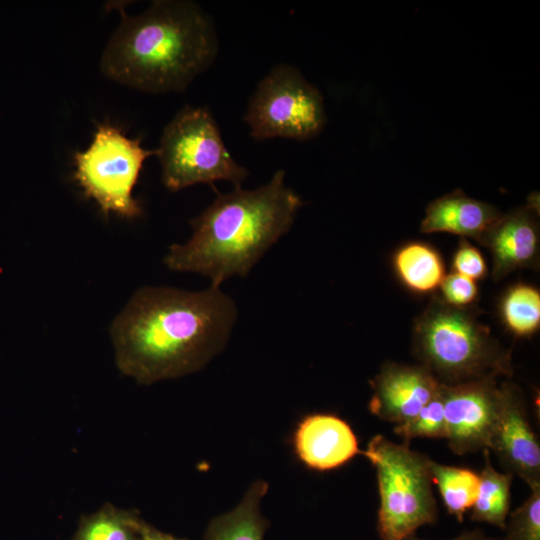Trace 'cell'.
<instances>
[{
    "mask_svg": "<svg viewBox=\"0 0 540 540\" xmlns=\"http://www.w3.org/2000/svg\"><path fill=\"white\" fill-rule=\"evenodd\" d=\"M144 540H185L181 538H177L173 535L164 533L153 526L149 525L148 523L145 524L144 527Z\"/></svg>",
    "mask_w": 540,
    "mask_h": 540,
    "instance_id": "cell-26",
    "label": "cell"
},
{
    "mask_svg": "<svg viewBox=\"0 0 540 540\" xmlns=\"http://www.w3.org/2000/svg\"><path fill=\"white\" fill-rule=\"evenodd\" d=\"M505 540H540V487L515 511L508 514Z\"/></svg>",
    "mask_w": 540,
    "mask_h": 540,
    "instance_id": "cell-22",
    "label": "cell"
},
{
    "mask_svg": "<svg viewBox=\"0 0 540 540\" xmlns=\"http://www.w3.org/2000/svg\"><path fill=\"white\" fill-rule=\"evenodd\" d=\"M413 352L439 382L456 385L511 375V354L482 324L472 306L454 307L433 296L415 319Z\"/></svg>",
    "mask_w": 540,
    "mask_h": 540,
    "instance_id": "cell-4",
    "label": "cell"
},
{
    "mask_svg": "<svg viewBox=\"0 0 540 540\" xmlns=\"http://www.w3.org/2000/svg\"><path fill=\"white\" fill-rule=\"evenodd\" d=\"M294 448L305 465L319 471L337 468L363 453L351 427L331 414L305 417L295 431Z\"/></svg>",
    "mask_w": 540,
    "mask_h": 540,
    "instance_id": "cell-13",
    "label": "cell"
},
{
    "mask_svg": "<svg viewBox=\"0 0 540 540\" xmlns=\"http://www.w3.org/2000/svg\"><path fill=\"white\" fill-rule=\"evenodd\" d=\"M120 14L100 60L115 82L148 93L183 91L217 56L214 22L192 1L157 0L139 15L122 7Z\"/></svg>",
    "mask_w": 540,
    "mask_h": 540,
    "instance_id": "cell-2",
    "label": "cell"
},
{
    "mask_svg": "<svg viewBox=\"0 0 540 540\" xmlns=\"http://www.w3.org/2000/svg\"><path fill=\"white\" fill-rule=\"evenodd\" d=\"M440 298L454 307H469L477 299L478 287L474 280L452 272L445 275L440 285Z\"/></svg>",
    "mask_w": 540,
    "mask_h": 540,
    "instance_id": "cell-23",
    "label": "cell"
},
{
    "mask_svg": "<svg viewBox=\"0 0 540 540\" xmlns=\"http://www.w3.org/2000/svg\"><path fill=\"white\" fill-rule=\"evenodd\" d=\"M405 540H423L414 535L409 536ZM450 540H497L493 537H488L483 530L474 529L470 531L462 532L459 536L450 539Z\"/></svg>",
    "mask_w": 540,
    "mask_h": 540,
    "instance_id": "cell-25",
    "label": "cell"
},
{
    "mask_svg": "<svg viewBox=\"0 0 540 540\" xmlns=\"http://www.w3.org/2000/svg\"><path fill=\"white\" fill-rule=\"evenodd\" d=\"M500 315L507 329L518 337L534 335L540 326V293L534 286H511L500 302Z\"/></svg>",
    "mask_w": 540,
    "mask_h": 540,
    "instance_id": "cell-20",
    "label": "cell"
},
{
    "mask_svg": "<svg viewBox=\"0 0 540 540\" xmlns=\"http://www.w3.org/2000/svg\"><path fill=\"white\" fill-rule=\"evenodd\" d=\"M432 481L437 485L447 511L462 522L472 508L479 490V474L471 469L448 466L429 460Z\"/></svg>",
    "mask_w": 540,
    "mask_h": 540,
    "instance_id": "cell-19",
    "label": "cell"
},
{
    "mask_svg": "<svg viewBox=\"0 0 540 540\" xmlns=\"http://www.w3.org/2000/svg\"><path fill=\"white\" fill-rule=\"evenodd\" d=\"M236 318L219 287H143L111 324L116 365L146 385L190 374L224 348Z\"/></svg>",
    "mask_w": 540,
    "mask_h": 540,
    "instance_id": "cell-1",
    "label": "cell"
},
{
    "mask_svg": "<svg viewBox=\"0 0 540 540\" xmlns=\"http://www.w3.org/2000/svg\"><path fill=\"white\" fill-rule=\"evenodd\" d=\"M145 524L136 512L105 503L81 517L70 540H144Z\"/></svg>",
    "mask_w": 540,
    "mask_h": 540,
    "instance_id": "cell-17",
    "label": "cell"
},
{
    "mask_svg": "<svg viewBox=\"0 0 540 540\" xmlns=\"http://www.w3.org/2000/svg\"><path fill=\"white\" fill-rule=\"evenodd\" d=\"M244 120L255 139L304 141L321 133L327 117L320 91L298 69L280 64L258 83Z\"/></svg>",
    "mask_w": 540,
    "mask_h": 540,
    "instance_id": "cell-8",
    "label": "cell"
},
{
    "mask_svg": "<svg viewBox=\"0 0 540 540\" xmlns=\"http://www.w3.org/2000/svg\"><path fill=\"white\" fill-rule=\"evenodd\" d=\"M371 385L369 410L396 426L412 419L434 397L441 382L421 365L388 362Z\"/></svg>",
    "mask_w": 540,
    "mask_h": 540,
    "instance_id": "cell-11",
    "label": "cell"
},
{
    "mask_svg": "<svg viewBox=\"0 0 540 540\" xmlns=\"http://www.w3.org/2000/svg\"><path fill=\"white\" fill-rule=\"evenodd\" d=\"M454 272L474 281L486 277L488 268L481 252L467 239L461 238L452 259Z\"/></svg>",
    "mask_w": 540,
    "mask_h": 540,
    "instance_id": "cell-24",
    "label": "cell"
},
{
    "mask_svg": "<svg viewBox=\"0 0 540 540\" xmlns=\"http://www.w3.org/2000/svg\"><path fill=\"white\" fill-rule=\"evenodd\" d=\"M267 489L264 481L254 482L234 509L210 522L204 540H263L268 524L260 502Z\"/></svg>",
    "mask_w": 540,
    "mask_h": 540,
    "instance_id": "cell-15",
    "label": "cell"
},
{
    "mask_svg": "<svg viewBox=\"0 0 540 540\" xmlns=\"http://www.w3.org/2000/svg\"><path fill=\"white\" fill-rule=\"evenodd\" d=\"M536 213L526 205L502 214L478 241L491 252L494 281L517 269L537 267L539 226Z\"/></svg>",
    "mask_w": 540,
    "mask_h": 540,
    "instance_id": "cell-12",
    "label": "cell"
},
{
    "mask_svg": "<svg viewBox=\"0 0 540 540\" xmlns=\"http://www.w3.org/2000/svg\"><path fill=\"white\" fill-rule=\"evenodd\" d=\"M156 155L162 182L173 192L221 180L239 187L249 174L227 150L206 107L182 108L165 126Z\"/></svg>",
    "mask_w": 540,
    "mask_h": 540,
    "instance_id": "cell-6",
    "label": "cell"
},
{
    "mask_svg": "<svg viewBox=\"0 0 540 540\" xmlns=\"http://www.w3.org/2000/svg\"><path fill=\"white\" fill-rule=\"evenodd\" d=\"M153 154L156 150L144 149L118 127L100 124L90 146L74 156L75 179L103 212L133 219L142 213L133 188L145 159Z\"/></svg>",
    "mask_w": 540,
    "mask_h": 540,
    "instance_id": "cell-7",
    "label": "cell"
},
{
    "mask_svg": "<svg viewBox=\"0 0 540 540\" xmlns=\"http://www.w3.org/2000/svg\"><path fill=\"white\" fill-rule=\"evenodd\" d=\"M446 434L457 455L488 449L500 405V384L486 378L441 385Z\"/></svg>",
    "mask_w": 540,
    "mask_h": 540,
    "instance_id": "cell-9",
    "label": "cell"
},
{
    "mask_svg": "<svg viewBox=\"0 0 540 540\" xmlns=\"http://www.w3.org/2000/svg\"><path fill=\"white\" fill-rule=\"evenodd\" d=\"M501 215L494 205L468 197L458 189L428 205L420 231L446 232L478 242Z\"/></svg>",
    "mask_w": 540,
    "mask_h": 540,
    "instance_id": "cell-14",
    "label": "cell"
},
{
    "mask_svg": "<svg viewBox=\"0 0 540 540\" xmlns=\"http://www.w3.org/2000/svg\"><path fill=\"white\" fill-rule=\"evenodd\" d=\"M278 170L263 186H241L219 195L199 216L185 244L170 246L165 265L174 271L196 272L219 287L226 279L247 276L264 253L286 234L303 201L285 185Z\"/></svg>",
    "mask_w": 540,
    "mask_h": 540,
    "instance_id": "cell-3",
    "label": "cell"
},
{
    "mask_svg": "<svg viewBox=\"0 0 540 540\" xmlns=\"http://www.w3.org/2000/svg\"><path fill=\"white\" fill-rule=\"evenodd\" d=\"M500 405L488 450L499 458L507 472L519 476L533 490L540 487V446L528 419L517 386L500 384Z\"/></svg>",
    "mask_w": 540,
    "mask_h": 540,
    "instance_id": "cell-10",
    "label": "cell"
},
{
    "mask_svg": "<svg viewBox=\"0 0 540 540\" xmlns=\"http://www.w3.org/2000/svg\"><path fill=\"white\" fill-rule=\"evenodd\" d=\"M392 264L400 282L418 294L435 291L445 277L441 255L424 242H409L399 247L393 255Z\"/></svg>",
    "mask_w": 540,
    "mask_h": 540,
    "instance_id": "cell-16",
    "label": "cell"
},
{
    "mask_svg": "<svg viewBox=\"0 0 540 540\" xmlns=\"http://www.w3.org/2000/svg\"><path fill=\"white\" fill-rule=\"evenodd\" d=\"M483 451L485 464L479 474V490L470 518L504 529L510 509L513 474L497 471L491 463L489 450Z\"/></svg>",
    "mask_w": 540,
    "mask_h": 540,
    "instance_id": "cell-18",
    "label": "cell"
},
{
    "mask_svg": "<svg viewBox=\"0 0 540 540\" xmlns=\"http://www.w3.org/2000/svg\"><path fill=\"white\" fill-rule=\"evenodd\" d=\"M441 385L434 397L412 419L394 427V432L401 436L405 442L415 437L445 438L446 427Z\"/></svg>",
    "mask_w": 540,
    "mask_h": 540,
    "instance_id": "cell-21",
    "label": "cell"
},
{
    "mask_svg": "<svg viewBox=\"0 0 540 540\" xmlns=\"http://www.w3.org/2000/svg\"><path fill=\"white\" fill-rule=\"evenodd\" d=\"M364 455L377 475L380 506L377 531L381 540H405L437 520L430 458L382 435L374 436Z\"/></svg>",
    "mask_w": 540,
    "mask_h": 540,
    "instance_id": "cell-5",
    "label": "cell"
}]
</instances>
